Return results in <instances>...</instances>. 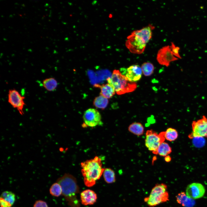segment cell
I'll list each match as a JSON object with an SVG mask.
<instances>
[{
  "label": "cell",
  "instance_id": "cell-1",
  "mask_svg": "<svg viewBox=\"0 0 207 207\" xmlns=\"http://www.w3.org/2000/svg\"><path fill=\"white\" fill-rule=\"evenodd\" d=\"M81 166L84 183L88 187L95 184L96 181L100 178L104 169L102 167L101 158L97 156L81 163Z\"/></svg>",
  "mask_w": 207,
  "mask_h": 207
},
{
  "label": "cell",
  "instance_id": "cell-2",
  "mask_svg": "<svg viewBox=\"0 0 207 207\" xmlns=\"http://www.w3.org/2000/svg\"><path fill=\"white\" fill-rule=\"evenodd\" d=\"M56 182L61 186L62 194L68 205L70 207H80V202L77 197L79 189L76 178L70 174L66 173L58 178Z\"/></svg>",
  "mask_w": 207,
  "mask_h": 207
},
{
  "label": "cell",
  "instance_id": "cell-3",
  "mask_svg": "<svg viewBox=\"0 0 207 207\" xmlns=\"http://www.w3.org/2000/svg\"><path fill=\"white\" fill-rule=\"evenodd\" d=\"M107 81L114 88L118 95L133 92L137 87L135 82L129 81L118 70H114L111 76L107 79Z\"/></svg>",
  "mask_w": 207,
  "mask_h": 207
},
{
  "label": "cell",
  "instance_id": "cell-4",
  "mask_svg": "<svg viewBox=\"0 0 207 207\" xmlns=\"http://www.w3.org/2000/svg\"><path fill=\"white\" fill-rule=\"evenodd\" d=\"M167 187L163 183L157 184L152 188L149 195L144 200L150 207H154L169 200Z\"/></svg>",
  "mask_w": 207,
  "mask_h": 207
},
{
  "label": "cell",
  "instance_id": "cell-5",
  "mask_svg": "<svg viewBox=\"0 0 207 207\" xmlns=\"http://www.w3.org/2000/svg\"><path fill=\"white\" fill-rule=\"evenodd\" d=\"M165 139L164 132H162L158 134L152 130H149L146 133L145 145L150 151L157 154L159 146L164 141Z\"/></svg>",
  "mask_w": 207,
  "mask_h": 207
},
{
  "label": "cell",
  "instance_id": "cell-6",
  "mask_svg": "<svg viewBox=\"0 0 207 207\" xmlns=\"http://www.w3.org/2000/svg\"><path fill=\"white\" fill-rule=\"evenodd\" d=\"M192 132L189 135V138H207V118L203 116L200 119L193 121Z\"/></svg>",
  "mask_w": 207,
  "mask_h": 207
},
{
  "label": "cell",
  "instance_id": "cell-7",
  "mask_svg": "<svg viewBox=\"0 0 207 207\" xmlns=\"http://www.w3.org/2000/svg\"><path fill=\"white\" fill-rule=\"evenodd\" d=\"M125 45L132 53L141 54L145 50L146 43L140 37L131 34L127 38Z\"/></svg>",
  "mask_w": 207,
  "mask_h": 207
},
{
  "label": "cell",
  "instance_id": "cell-8",
  "mask_svg": "<svg viewBox=\"0 0 207 207\" xmlns=\"http://www.w3.org/2000/svg\"><path fill=\"white\" fill-rule=\"evenodd\" d=\"M83 118L84 124L83 126L95 127L97 126H102L101 115L96 109L89 108L84 113Z\"/></svg>",
  "mask_w": 207,
  "mask_h": 207
},
{
  "label": "cell",
  "instance_id": "cell-9",
  "mask_svg": "<svg viewBox=\"0 0 207 207\" xmlns=\"http://www.w3.org/2000/svg\"><path fill=\"white\" fill-rule=\"evenodd\" d=\"M25 97L14 89H9L8 94V101L14 108L16 109L22 115L24 113L23 109L25 105Z\"/></svg>",
  "mask_w": 207,
  "mask_h": 207
},
{
  "label": "cell",
  "instance_id": "cell-10",
  "mask_svg": "<svg viewBox=\"0 0 207 207\" xmlns=\"http://www.w3.org/2000/svg\"><path fill=\"white\" fill-rule=\"evenodd\" d=\"M157 60L161 65L168 67L171 62L179 59L172 54L169 45L160 49L157 54Z\"/></svg>",
  "mask_w": 207,
  "mask_h": 207
},
{
  "label": "cell",
  "instance_id": "cell-11",
  "mask_svg": "<svg viewBox=\"0 0 207 207\" xmlns=\"http://www.w3.org/2000/svg\"><path fill=\"white\" fill-rule=\"evenodd\" d=\"M120 70L121 74L132 82H135L138 81L142 76L141 68L137 65H132L126 69L122 68Z\"/></svg>",
  "mask_w": 207,
  "mask_h": 207
},
{
  "label": "cell",
  "instance_id": "cell-12",
  "mask_svg": "<svg viewBox=\"0 0 207 207\" xmlns=\"http://www.w3.org/2000/svg\"><path fill=\"white\" fill-rule=\"evenodd\" d=\"M205 191V187L202 184L198 183H193L187 186L185 193L188 196L194 200L203 197Z\"/></svg>",
  "mask_w": 207,
  "mask_h": 207
},
{
  "label": "cell",
  "instance_id": "cell-13",
  "mask_svg": "<svg viewBox=\"0 0 207 207\" xmlns=\"http://www.w3.org/2000/svg\"><path fill=\"white\" fill-rule=\"evenodd\" d=\"M81 203L84 205L94 204L97 198V195L93 191L87 189L83 191L80 194Z\"/></svg>",
  "mask_w": 207,
  "mask_h": 207
},
{
  "label": "cell",
  "instance_id": "cell-14",
  "mask_svg": "<svg viewBox=\"0 0 207 207\" xmlns=\"http://www.w3.org/2000/svg\"><path fill=\"white\" fill-rule=\"evenodd\" d=\"M154 28L153 25L149 24L141 29L133 31L131 34L140 37L147 43L152 38V31Z\"/></svg>",
  "mask_w": 207,
  "mask_h": 207
},
{
  "label": "cell",
  "instance_id": "cell-15",
  "mask_svg": "<svg viewBox=\"0 0 207 207\" xmlns=\"http://www.w3.org/2000/svg\"><path fill=\"white\" fill-rule=\"evenodd\" d=\"M177 202L184 207H193L195 203L194 200L188 196L183 192L179 193L176 196Z\"/></svg>",
  "mask_w": 207,
  "mask_h": 207
},
{
  "label": "cell",
  "instance_id": "cell-16",
  "mask_svg": "<svg viewBox=\"0 0 207 207\" xmlns=\"http://www.w3.org/2000/svg\"><path fill=\"white\" fill-rule=\"evenodd\" d=\"M94 86L100 89V95L108 99L112 97L116 92L114 88L108 83L102 85L96 84Z\"/></svg>",
  "mask_w": 207,
  "mask_h": 207
},
{
  "label": "cell",
  "instance_id": "cell-17",
  "mask_svg": "<svg viewBox=\"0 0 207 207\" xmlns=\"http://www.w3.org/2000/svg\"><path fill=\"white\" fill-rule=\"evenodd\" d=\"M128 130L132 133L138 136L142 135L144 132V127L139 122L132 123L129 126Z\"/></svg>",
  "mask_w": 207,
  "mask_h": 207
},
{
  "label": "cell",
  "instance_id": "cell-18",
  "mask_svg": "<svg viewBox=\"0 0 207 207\" xmlns=\"http://www.w3.org/2000/svg\"><path fill=\"white\" fill-rule=\"evenodd\" d=\"M42 84L44 87L49 91H55L58 85L57 81L55 78L52 77L44 79L43 81Z\"/></svg>",
  "mask_w": 207,
  "mask_h": 207
},
{
  "label": "cell",
  "instance_id": "cell-19",
  "mask_svg": "<svg viewBox=\"0 0 207 207\" xmlns=\"http://www.w3.org/2000/svg\"><path fill=\"white\" fill-rule=\"evenodd\" d=\"M108 103V99L100 95L95 98L93 101V105L97 108L103 110L106 108Z\"/></svg>",
  "mask_w": 207,
  "mask_h": 207
},
{
  "label": "cell",
  "instance_id": "cell-20",
  "mask_svg": "<svg viewBox=\"0 0 207 207\" xmlns=\"http://www.w3.org/2000/svg\"><path fill=\"white\" fill-rule=\"evenodd\" d=\"M172 152V149L167 143L163 142L159 146L157 152V154L160 156L166 157Z\"/></svg>",
  "mask_w": 207,
  "mask_h": 207
},
{
  "label": "cell",
  "instance_id": "cell-21",
  "mask_svg": "<svg viewBox=\"0 0 207 207\" xmlns=\"http://www.w3.org/2000/svg\"><path fill=\"white\" fill-rule=\"evenodd\" d=\"M178 133L177 130L172 128H168L164 131V137L165 139L170 141H173L178 138Z\"/></svg>",
  "mask_w": 207,
  "mask_h": 207
},
{
  "label": "cell",
  "instance_id": "cell-22",
  "mask_svg": "<svg viewBox=\"0 0 207 207\" xmlns=\"http://www.w3.org/2000/svg\"><path fill=\"white\" fill-rule=\"evenodd\" d=\"M103 175L105 181L107 183H111L115 181V174L112 169L110 168L104 169Z\"/></svg>",
  "mask_w": 207,
  "mask_h": 207
},
{
  "label": "cell",
  "instance_id": "cell-23",
  "mask_svg": "<svg viewBox=\"0 0 207 207\" xmlns=\"http://www.w3.org/2000/svg\"><path fill=\"white\" fill-rule=\"evenodd\" d=\"M49 191L52 196L58 197L62 194V189L60 185L56 182L52 185L49 189Z\"/></svg>",
  "mask_w": 207,
  "mask_h": 207
},
{
  "label": "cell",
  "instance_id": "cell-24",
  "mask_svg": "<svg viewBox=\"0 0 207 207\" xmlns=\"http://www.w3.org/2000/svg\"><path fill=\"white\" fill-rule=\"evenodd\" d=\"M143 74L146 76L151 75L154 70V66L153 64L149 62L144 63L141 67Z\"/></svg>",
  "mask_w": 207,
  "mask_h": 207
},
{
  "label": "cell",
  "instance_id": "cell-25",
  "mask_svg": "<svg viewBox=\"0 0 207 207\" xmlns=\"http://www.w3.org/2000/svg\"><path fill=\"white\" fill-rule=\"evenodd\" d=\"M0 197L3 198L12 206L15 201V195L12 192L5 191L2 192Z\"/></svg>",
  "mask_w": 207,
  "mask_h": 207
},
{
  "label": "cell",
  "instance_id": "cell-26",
  "mask_svg": "<svg viewBox=\"0 0 207 207\" xmlns=\"http://www.w3.org/2000/svg\"><path fill=\"white\" fill-rule=\"evenodd\" d=\"M170 47L173 55L178 59H181V57L179 54L180 48L178 46H176L174 43L171 42Z\"/></svg>",
  "mask_w": 207,
  "mask_h": 207
},
{
  "label": "cell",
  "instance_id": "cell-27",
  "mask_svg": "<svg viewBox=\"0 0 207 207\" xmlns=\"http://www.w3.org/2000/svg\"><path fill=\"white\" fill-rule=\"evenodd\" d=\"M33 207H48L47 203L44 201L39 200L36 201Z\"/></svg>",
  "mask_w": 207,
  "mask_h": 207
},
{
  "label": "cell",
  "instance_id": "cell-28",
  "mask_svg": "<svg viewBox=\"0 0 207 207\" xmlns=\"http://www.w3.org/2000/svg\"><path fill=\"white\" fill-rule=\"evenodd\" d=\"M0 204L1 207H11L12 206L9 203L1 197L0 198Z\"/></svg>",
  "mask_w": 207,
  "mask_h": 207
},
{
  "label": "cell",
  "instance_id": "cell-29",
  "mask_svg": "<svg viewBox=\"0 0 207 207\" xmlns=\"http://www.w3.org/2000/svg\"><path fill=\"white\" fill-rule=\"evenodd\" d=\"M164 160L166 162H169L171 161V158L170 156L168 155L165 157Z\"/></svg>",
  "mask_w": 207,
  "mask_h": 207
}]
</instances>
